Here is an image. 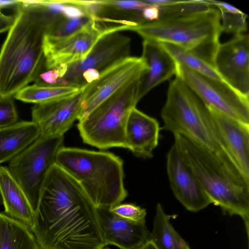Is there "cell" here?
Instances as JSON below:
<instances>
[{
	"label": "cell",
	"mask_w": 249,
	"mask_h": 249,
	"mask_svg": "<svg viewBox=\"0 0 249 249\" xmlns=\"http://www.w3.org/2000/svg\"><path fill=\"white\" fill-rule=\"evenodd\" d=\"M42 249H103L97 208L80 184L56 163L42 186L31 229Z\"/></svg>",
	"instance_id": "1"
},
{
	"label": "cell",
	"mask_w": 249,
	"mask_h": 249,
	"mask_svg": "<svg viewBox=\"0 0 249 249\" xmlns=\"http://www.w3.org/2000/svg\"><path fill=\"white\" fill-rule=\"evenodd\" d=\"M44 0H20L0 51V97L34 82L44 62V36L59 19Z\"/></svg>",
	"instance_id": "2"
},
{
	"label": "cell",
	"mask_w": 249,
	"mask_h": 249,
	"mask_svg": "<svg viewBox=\"0 0 249 249\" xmlns=\"http://www.w3.org/2000/svg\"><path fill=\"white\" fill-rule=\"evenodd\" d=\"M161 117L165 130L185 137L210 151L235 177L245 179L223 146L209 108L178 76L169 85Z\"/></svg>",
	"instance_id": "3"
},
{
	"label": "cell",
	"mask_w": 249,
	"mask_h": 249,
	"mask_svg": "<svg viewBox=\"0 0 249 249\" xmlns=\"http://www.w3.org/2000/svg\"><path fill=\"white\" fill-rule=\"evenodd\" d=\"M174 145L190 167L211 203L240 216L249 237V183L232 174L213 153L181 135Z\"/></svg>",
	"instance_id": "4"
},
{
	"label": "cell",
	"mask_w": 249,
	"mask_h": 249,
	"mask_svg": "<svg viewBox=\"0 0 249 249\" xmlns=\"http://www.w3.org/2000/svg\"><path fill=\"white\" fill-rule=\"evenodd\" d=\"M56 164L80 184L96 208H111L127 196L123 161L112 153L63 146Z\"/></svg>",
	"instance_id": "5"
},
{
	"label": "cell",
	"mask_w": 249,
	"mask_h": 249,
	"mask_svg": "<svg viewBox=\"0 0 249 249\" xmlns=\"http://www.w3.org/2000/svg\"><path fill=\"white\" fill-rule=\"evenodd\" d=\"M221 23L219 10L212 7L198 12L143 23L132 31L143 39L178 46L214 67L222 32Z\"/></svg>",
	"instance_id": "6"
},
{
	"label": "cell",
	"mask_w": 249,
	"mask_h": 249,
	"mask_svg": "<svg viewBox=\"0 0 249 249\" xmlns=\"http://www.w3.org/2000/svg\"><path fill=\"white\" fill-rule=\"evenodd\" d=\"M139 80L125 86L78 121L77 128L84 143L100 149L126 148L125 126L130 111L138 103Z\"/></svg>",
	"instance_id": "7"
},
{
	"label": "cell",
	"mask_w": 249,
	"mask_h": 249,
	"mask_svg": "<svg viewBox=\"0 0 249 249\" xmlns=\"http://www.w3.org/2000/svg\"><path fill=\"white\" fill-rule=\"evenodd\" d=\"M63 141V136H39L10 161L8 168L25 192L35 214L42 186L49 171L56 163Z\"/></svg>",
	"instance_id": "8"
},
{
	"label": "cell",
	"mask_w": 249,
	"mask_h": 249,
	"mask_svg": "<svg viewBox=\"0 0 249 249\" xmlns=\"http://www.w3.org/2000/svg\"><path fill=\"white\" fill-rule=\"evenodd\" d=\"M176 76L180 78L209 108L249 124V97L223 81L201 74L178 63Z\"/></svg>",
	"instance_id": "9"
},
{
	"label": "cell",
	"mask_w": 249,
	"mask_h": 249,
	"mask_svg": "<svg viewBox=\"0 0 249 249\" xmlns=\"http://www.w3.org/2000/svg\"><path fill=\"white\" fill-rule=\"evenodd\" d=\"M147 69L141 57L129 56L101 71L97 80L83 88L78 120L85 118L101 104L125 86L139 80Z\"/></svg>",
	"instance_id": "10"
},
{
	"label": "cell",
	"mask_w": 249,
	"mask_h": 249,
	"mask_svg": "<svg viewBox=\"0 0 249 249\" xmlns=\"http://www.w3.org/2000/svg\"><path fill=\"white\" fill-rule=\"evenodd\" d=\"M130 38L119 32L103 34L87 55L83 59L67 66L66 73L57 86L84 87L83 73L94 69L100 73L117 61L129 55Z\"/></svg>",
	"instance_id": "11"
},
{
	"label": "cell",
	"mask_w": 249,
	"mask_h": 249,
	"mask_svg": "<svg viewBox=\"0 0 249 249\" xmlns=\"http://www.w3.org/2000/svg\"><path fill=\"white\" fill-rule=\"evenodd\" d=\"M214 67L228 85L241 94L249 97V38L248 35L234 36L220 43Z\"/></svg>",
	"instance_id": "12"
},
{
	"label": "cell",
	"mask_w": 249,
	"mask_h": 249,
	"mask_svg": "<svg viewBox=\"0 0 249 249\" xmlns=\"http://www.w3.org/2000/svg\"><path fill=\"white\" fill-rule=\"evenodd\" d=\"M104 34L105 32L92 19L86 28L67 37L56 38L45 35L43 67L53 69L83 59Z\"/></svg>",
	"instance_id": "13"
},
{
	"label": "cell",
	"mask_w": 249,
	"mask_h": 249,
	"mask_svg": "<svg viewBox=\"0 0 249 249\" xmlns=\"http://www.w3.org/2000/svg\"><path fill=\"white\" fill-rule=\"evenodd\" d=\"M166 170L173 194L187 210L198 212L212 204L174 144L166 155Z\"/></svg>",
	"instance_id": "14"
},
{
	"label": "cell",
	"mask_w": 249,
	"mask_h": 249,
	"mask_svg": "<svg viewBox=\"0 0 249 249\" xmlns=\"http://www.w3.org/2000/svg\"><path fill=\"white\" fill-rule=\"evenodd\" d=\"M81 92L66 99L33 107L32 121L38 126L40 137H62L71 128L79 118Z\"/></svg>",
	"instance_id": "15"
},
{
	"label": "cell",
	"mask_w": 249,
	"mask_h": 249,
	"mask_svg": "<svg viewBox=\"0 0 249 249\" xmlns=\"http://www.w3.org/2000/svg\"><path fill=\"white\" fill-rule=\"evenodd\" d=\"M209 109L223 146L242 176L249 181V124Z\"/></svg>",
	"instance_id": "16"
},
{
	"label": "cell",
	"mask_w": 249,
	"mask_h": 249,
	"mask_svg": "<svg viewBox=\"0 0 249 249\" xmlns=\"http://www.w3.org/2000/svg\"><path fill=\"white\" fill-rule=\"evenodd\" d=\"M106 245L137 249L149 238L145 221L137 222L120 216L109 208H97Z\"/></svg>",
	"instance_id": "17"
},
{
	"label": "cell",
	"mask_w": 249,
	"mask_h": 249,
	"mask_svg": "<svg viewBox=\"0 0 249 249\" xmlns=\"http://www.w3.org/2000/svg\"><path fill=\"white\" fill-rule=\"evenodd\" d=\"M141 57L147 69L141 76L137 91L138 103L153 88L176 74L178 63L157 41L143 39Z\"/></svg>",
	"instance_id": "18"
},
{
	"label": "cell",
	"mask_w": 249,
	"mask_h": 249,
	"mask_svg": "<svg viewBox=\"0 0 249 249\" xmlns=\"http://www.w3.org/2000/svg\"><path fill=\"white\" fill-rule=\"evenodd\" d=\"M159 122L134 107L129 115L125 129L126 148L136 156L152 158L160 137Z\"/></svg>",
	"instance_id": "19"
},
{
	"label": "cell",
	"mask_w": 249,
	"mask_h": 249,
	"mask_svg": "<svg viewBox=\"0 0 249 249\" xmlns=\"http://www.w3.org/2000/svg\"><path fill=\"white\" fill-rule=\"evenodd\" d=\"M0 193L4 213L31 229L35 212L20 185L8 167L3 166H0Z\"/></svg>",
	"instance_id": "20"
},
{
	"label": "cell",
	"mask_w": 249,
	"mask_h": 249,
	"mask_svg": "<svg viewBox=\"0 0 249 249\" xmlns=\"http://www.w3.org/2000/svg\"><path fill=\"white\" fill-rule=\"evenodd\" d=\"M40 136L32 121H20L0 128V165L11 160Z\"/></svg>",
	"instance_id": "21"
},
{
	"label": "cell",
	"mask_w": 249,
	"mask_h": 249,
	"mask_svg": "<svg viewBox=\"0 0 249 249\" xmlns=\"http://www.w3.org/2000/svg\"><path fill=\"white\" fill-rule=\"evenodd\" d=\"M38 246L28 226L0 212V249H37Z\"/></svg>",
	"instance_id": "22"
},
{
	"label": "cell",
	"mask_w": 249,
	"mask_h": 249,
	"mask_svg": "<svg viewBox=\"0 0 249 249\" xmlns=\"http://www.w3.org/2000/svg\"><path fill=\"white\" fill-rule=\"evenodd\" d=\"M157 249H191L174 229L162 205L158 203L149 238Z\"/></svg>",
	"instance_id": "23"
},
{
	"label": "cell",
	"mask_w": 249,
	"mask_h": 249,
	"mask_svg": "<svg viewBox=\"0 0 249 249\" xmlns=\"http://www.w3.org/2000/svg\"><path fill=\"white\" fill-rule=\"evenodd\" d=\"M83 88L71 86H40L33 84L27 86L14 97L25 103L44 104L66 99L82 91Z\"/></svg>",
	"instance_id": "24"
},
{
	"label": "cell",
	"mask_w": 249,
	"mask_h": 249,
	"mask_svg": "<svg viewBox=\"0 0 249 249\" xmlns=\"http://www.w3.org/2000/svg\"><path fill=\"white\" fill-rule=\"evenodd\" d=\"M160 43L178 64L201 74L223 81L215 68L199 57L176 45L166 42Z\"/></svg>",
	"instance_id": "25"
},
{
	"label": "cell",
	"mask_w": 249,
	"mask_h": 249,
	"mask_svg": "<svg viewBox=\"0 0 249 249\" xmlns=\"http://www.w3.org/2000/svg\"><path fill=\"white\" fill-rule=\"evenodd\" d=\"M205 1L219 10L222 32L235 36L243 34L247 31L248 16L243 12L227 2L214 0Z\"/></svg>",
	"instance_id": "26"
},
{
	"label": "cell",
	"mask_w": 249,
	"mask_h": 249,
	"mask_svg": "<svg viewBox=\"0 0 249 249\" xmlns=\"http://www.w3.org/2000/svg\"><path fill=\"white\" fill-rule=\"evenodd\" d=\"M91 20L88 16L72 19L64 18L51 25L45 35L56 38L67 37L86 28Z\"/></svg>",
	"instance_id": "27"
},
{
	"label": "cell",
	"mask_w": 249,
	"mask_h": 249,
	"mask_svg": "<svg viewBox=\"0 0 249 249\" xmlns=\"http://www.w3.org/2000/svg\"><path fill=\"white\" fill-rule=\"evenodd\" d=\"M18 122V114L12 97H0V128Z\"/></svg>",
	"instance_id": "28"
},
{
	"label": "cell",
	"mask_w": 249,
	"mask_h": 249,
	"mask_svg": "<svg viewBox=\"0 0 249 249\" xmlns=\"http://www.w3.org/2000/svg\"><path fill=\"white\" fill-rule=\"evenodd\" d=\"M110 210L117 215L133 221H145V209L133 203H120Z\"/></svg>",
	"instance_id": "29"
},
{
	"label": "cell",
	"mask_w": 249,
	"mask_h": 249,
	"mask_svg": "<svg viewBox=\"0 0 249 249\" xmlns=\"http://www.w3.org/2000/svg\"><path fill=\"white\" fill-rule=\"evenodd\" d=\"M142 17L144 23L159 20L160 18L159 7L155 5L148 4L142 10Z\"/></svg>",
	"instance_id": "30"
},
{
	"label": "cell",
	"mask_w": 249,
	"mask_h": 249,
	"mask_svg": "<svg viewBox=\"0 0 249 249\" xmlns=\"http://www.w3.org/2000/svg\"><path fill=\"white\" fill-rule=\"evenodd\" d=\"M65 2L66 5L63 9V15L67 18H76L84 17L86 15L85 13L79 7L71 4Z\"/></svg>",
	"instance_id": "31"
},
{
	"label": "cell",
	"mask_w": 249,
	"mask_h": 249,
	"mask_svg": "<svg viewBox=\"0 0 249 249\" xmlns=\"http://www.w3.org/2000/svg\"><path fill=\"white\" fill-rule=\"evenodd\" d=\"M14 18V15H6L0 11V34L9 30L13 23Z\"/></svg>",
	"instance_id": "32"
},
{
	"label": "cell",
	"mask_w": 249,
	"mask_h": 249,
	"mask_svg": "<svg viewBox=\"0 0 249 249\" xmlns=\"http://www.w3.org/2000/svg\"><path fill=\"white\" fill-rule=\"evenodd\" d=\"M20 0H0V9L10 6H18L20 4Z\"/></svg>",
	"instance_id": "33"
},
{
	"label": "cell",
	"mask_w": 249,
	"mask_h": 249,
	"mask_svg": "<svg viewBox=\"0 0 249 249\" xmlns=\"http://www.w3.org/2000/svg\"><path fill=\"white\" fill-rule=\"evenodd\" d=\"M137 249H157L152 241L149 239Z\"/></svg>",
	"instance_id": "34"
},
{
	"label": "cell",
	"mask_w": 249,
	"mask_h": 249,
	"mask_svg": "<svg viewBox=\"0 0 249 249\" xmlns=\"http://www.w3.org/2000/svg\"><path fill=\"white\" fill-rule=\"evenodd\" d=\"M2 204V198L0 193V206Z\"/></svg>",
	"instance_id": "35"
},
{
	"label": "cell",
	"mask_w": 249,
	"mask_h": 249,
	"mask_svg": "<svg viewBox=\"0 0 249 249\" xmlns=\"http://www.w3.org/2000/svg\"><path fill=\"white\" fill-rule=\"evenodd\" d=\"M37 249H42L39 246H38V247Z\"/></svg>",
	"instance_id": "36"
},
{
	"label": "cell",
	"mask_w": 249,
	"mask_h": 249,
	"mask_svg": "<svg viewBox=\"0 0 249 249\" xmlns=\"http://www.w3.org/2000/svg\"><path fill=\"white\" fill-rule=\"evenodd\" d=\"M101 28V27H100ZM105 32V31H104Z\"/></svg>",
	"instance_id": "37"
},
{
	"label": "cell",
	"mask_w": 249,
	"mask_h": 249,
	"mask_svg": "<svg viewBox=\"0 0 249 249\" xmlns=\"http://www.w3.org/2000/svg\"></svg>",
	"instance_id": "38"
}]
</instances>
